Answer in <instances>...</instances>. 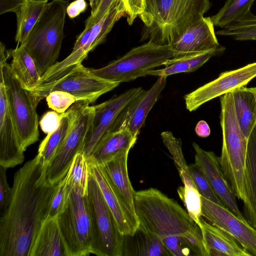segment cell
Masks as SVG:
<instances>
[{"mask_svg": "<svg viewBox=\"0 0 256 256\" xmlns=\"http://www.w3.org/2000/svg\"><path fill=\"white\" fill-rule=\"evenodd\" d=\"M220 102L222 143L219 162L232 192L244 202L246 200L244 170L248 138L237 120L232 93L220 96Z\"/></svg>", "mask_w": 256, "mask_h": 256, "instance_id": "4", "label": "cell"}, {"mask_svg": "<svg viewBox=\"0 0 256 256\" xmlns=\"http://www.w3.org/2000/svg\"><path fill=\"white\" fill-rule=\"evenodd\" d=\"M188 168L190 174L200 196L224 206L220 199L213 190L200 168L194 163L188 165Z\"/></svg>", "mask_w": 256, "mask_h": 256, "instance_id": "36", "label": "cell"}, {"mask_svg": "<svg viewBox=\"0 0 256 256\" xmlns=\"http://www.w3.org/2000/svg\"><path fill=\"white\" fill-rule=\"evenodd\" d=\"M87 160L90 172L98 182L119 232L124 236L132 235L139 226L137 217L130 212L117 194L102 166L90 158Z\"/></svg>", "mask_w": 256, "mask_h": 256, "instance_id": "17", "label": "cell"}, {"mask_svg": "<svg viewBox=\"0 0 256 256\" xmlns=\"http://www.w3.org/2000/svg\"><path fill=\"white\" fill-rule=\"evenodd\" d=\"M86 196L72 189L66 208L58 215L66 256H87L92 254V227Z\"/></svg>", "mask_w": 256, "mask_h": 256, "instance_id": "9", "label": "cell"}, {"mask_svg": "<svg viewBox=\"0 0 256 256\" xmlns=\"http://www.w3.org/2000/svg\"><path fill=\"white\" fill-rule=\"evenodd\" d=\"M231 92L237 120L248 138L256 124V88L242 86Z\"/></svg>", "mask_w": 256, "mask_h": 256, "instance_id": "28", "label": "cell"}, {"mask_svg": "<svg viewBox=\"0 0 256 256\" xmlns=\"http://www.w3.org/2000/svg\"><path fill=\"white\" fill-rule=\"evenodd\" d=\"M92 30V26L85 27L84 30L77 37L72 52L77 50L86 44L90 36Z\"/></svg>", "mask_w": 256, "mask_h": 256, "instance_id": "46", "label": "cell"}, {"mask_svg": "<svg viewBox=\"0 0 256 256\" xmlns=\"http://www.w3.org/2000/svg\"><path fill=\"white\" fill-rule=\"evenodd\" d=\"M244 173L246 200L244 216L256 230V124L248 138Z\"/></svg>", "mask_w": 256, "mask_h": 256, "instance_id": "27", "label": "cell"}, {"mask_svg": "<svg viewBox=\"0 0 256 256\" xmlns=\"http://www.w3.org/2000/svg\"><path fill=\"white\" fill-rule=\"evenodd\" d=\"M86 197L92 227V254L122 256L124 236L119 232L101 190L90 174Z\"/></svg>", "mask_w": 256, "mask_h": 256, "instance_id": "8", "label": "cell"}, {"mask_svg": "<svg viewBox=\"0 0 256 256\" xmlns=\"http://www.w3.org/2000/svg\"><path fill=\"white\" fill-rule=\"evenodd\" d=\"M90 170L87 158L82 151L74 156L70 166L65 176L68 185L78 190L82 195L88 194Z\"/></svg>", "mask_w": 256, "mask_h": 256, "instance_id": "33", "label": "cell"}, {"mask_svg": "<svg viewBox=\"0 0 256 256\" xmlns=\"http://www.w3.org/2000/svg\"><path fill=\"white\" fill-rule=\"evenodd\" d=\"M195 132L198 136L206 138L210 136V129L208 123L206 121L202 120L196 124Z\"/></svg>", "mask_w": 256, "mask_h": 256, "instance_id": "47", "label": "cell"}, {"mask_svg": "<svg viewBox=\"0 0 256 256\" xmlns=\"http://www.w3.org/2000/svg\"><path fill=\"white\" fill-rule=\"evenodd\" d=\"M128 151L122 152L100 165L124 204L130 212L136 216L134 204L135 191L128 172Z\"/></svg>", "mask_w": 256, "mask_h": 256, "instance_id": "21", "label": "cell"}, {"mask_svg": "<svg viewBox=\"0 0 256 256\" xmlns=\"http://www.w3.org/2000/svg\"><path fill=\"white\" fill-rule=\"evenodd\" d=\"M84 100L68 136L47 168L46 178L53 185L66 174L76 154L81 150L94 116V107Z\"/></svg>", "mask_w": 256, "mask_h": 256, "instance_id": "11", "label": "cell"}, {"mask_svg": "<svg viewBox=\"0 0 256 256\" xmlns=\"http://www.w3.org/2000/svg\"><path fill=\"white\" fill-rule=\"evenodd\" d=\"M28 256H66L58 215L48 216L44 221L33 240Z\"/></svg>", "mask_w": 256, "mask_h": 256, "instance_id": "23", "label": "cell"}, {"mask_svg": "<svg viewBox=\"0 0 256 256\" xmlns=\"http://www.w3.org/2000/svg\"><path fill=\"white\" fill-rule=\"evenodd\" d=\"M48 0H26L15 12L16 31L15 41L22 44L42 13Z\"/></svg>", "mask_w": 256, "mask_h": 256, "instance_id": "31", "label": "cell"}, {"mask_svg": "<svg viewBox=\"0 0 256 256\" xmlns=\"http://www.w3.org/2000/svg\"><path fill=\"white\" fill-rule=\"evenodd\" d=\"M68 1L52 0L20 45L30 54L42 77L56 62L62 40Z\"/></svg>", "mask_w": 256, "mask_h": 256, "instance_id": "5", "label": "cell"}, {"mask_svg": "<svg viewBox=\"0 0 256 256\" xmlns=\"http://www.w3.org/2000/svg\"><path fill=\"white\" fill-rule=\"evenodd\" d=\"M72 190L68 185L65 176L58 183L50 202L48 216L58 215L65 210Z\"/></svg>", "mask_w": 256, "mask_h": 256, "instance_id": "37", "label": "cell"}, {"mask_svg": "<svg viewBox=\"0 0 256 256\" xmlns=\"http://www.w3.org/2000/svg\"><path fill=\"white\" fill-rule=\"evenodd\" d=\"M46 98L48 107L59 114L66 112L76 102L72 94L60 90L52 92Z\"/></svg>", "mask_w": 256, "mask_h": 256, "instance_id": "39", "label": "cell"}, {"mask_svg": "<svg viewBox=\"0 0 256 256\" xmlns=\"http://www.w3.org/2000/svg\"><path fill=\"white\" fill-rule=\"evenodd\" d=\"M166 76L158 79L148 90H143L122 109L107 132L127 129L138 136L150 111L164 89Z\"/></svg>", "mask_w": 256, "mask_h": 256, "instance_id": "15", "label": "cell"}, {"mask_svg": "<svg viewBox=\"0 0 256 256\" xmlns=\"http://www.w3.org/2000/svg\"><path fill=\"white\" fill-rule=\"evenodd\" d=\"M255 88H256V87H255Z\"/></svg>", "mask_w": 256, "mask_h": 256, "instance_id": "49", "label": "cell"}, {"mask_svg": "<svg viewBox=\"0 0 256 256\" xmlns=\"http://www.w3.org/2000/svg\"><path fill=\"white\" fill-rule=\"evenodd\" d=\"M123 256H173L158 236L140 225L132 235L124 236Z\"/></svg>", "mask_w": 256, "mask_h": 256, "instance_id": "26", "label": "cell"}, {"mask_svg": "<svg viewBox=\"0 0 256 256\" xmlns=\"http://www.w3.org/2000/svg\"><path fill=\"white\" fill-rule=\"evenodd\" d=\"M84 100L76 101L64 112L61 114L59 127L48 134L39 146L38 154L44 164L48 167L71 130Z\"/></svg>", "mask_w": 256, "mask_h": 256, "instance_id": "24", "label": "cell"}, {"mask_svg": "<svg viewBox=\"0 0 256 256\" xmlns=\"http://www.w3.org/2000/svg\"><path fill=\"white\" fill-rule=\"evenodd\" d=\"M176 56L171 46H161L148 41L102 68L89 70L100 78L120 84L146 76L148 72L160 66H166Z\"/></svg>", "mask_w": 256, "mask_h": 256, "instance_id": "7", "label": "cell"}, {"mask_svg": "<svg viewBox=\"0 0 256 256\" xmlns=\"http://www.w3.org/2000/svg\"><path fill=\"white\" fill-rule=\"evenodd\" d=\"M125 9L127 22L131 26L136 18L144 10L146 0H122Z\"/></svg>", "mask_w": 256, "mask_h": 256, "instance_id": "40", "label": "cell"}, {"mask_svg": "<svg viewBox=\"0 0 256 256\" xmlns=\"http://www.w3.org/2000/svg\"><path fill=\"white\" fill-rule=\"evenodd\" d=\"M47 168L37 154L14 174L10 200L0 218V256H28L56 185L48 180Z\"/></svg>", "mask_w": 256, "mask_h": 256, "instance_id": "1", "label": "cell"}, {"mask_svg": "<svg viewBox=\"0 0 256 256\" xmlns=\"http://www.w3.org/2000/svg\"><path fill=\"white\" fill-rule=\"evenodd\" d=\"M6 168L0 166V208L1 215L7 209L12 196V188L7 181Z\"/></svg>", "mask_w": 256, "mask_h": 256, "instance_id": "41", "label": "cell"}, {"mask_svg": "<svg viewBox=\"0 0 256 256\" xmlns=\"http://www.w3.org/2000/svg\"><path fill=\"white\" fill-rule=\"evenodd\" d=\"M24 151L11 116L6 88L0 78V166L6 169L23 162Z\"/></svg>", "mask_w": 256, "mask_h": 256, "instance_id": "18", "label": "cell"}, {"mask_svg": "<svg viewBox=\"0 0 256 256\" xmlns=\"http://www.w3.org/2000/svg\"><path fill=\"white\" fill-rule=\"evenodd\" d=\"M208 256H250L228 233L200 218V226Z\"/></svg>", "mask_w": 256, "mask_h": 256, "instance_id": "22", "label": "cell"}, {"mask_svg": "<svg viewBox=\"0 0 256 256\" xmlns=\"http://www.w3.org/2000/svg\"><path fill=\"white\" fill-rule=\"evenodd\" d=\"M216 34L229 36L238 40H256V24L234 23L217 31Z\"/></svg>", "mask_w": 256, "mask_h": 256, "instance_id": "38", "label": "cell"}, {"mask_svg": "<svg viewBox=\"0 0 256 256\" xmlns=\"http://www.w3.org/2000/svg\"><path fill=\"white\" fill-rule=\"evenodd\" d=\"M201 201L202 217L230 234L250 256H256V230L226 207L202 196Z\"/></svg>", "mask_w": 256, "mask_h": 256, "instance_id": "13", "label": "cell"}, {"mask_svg": "<svg viewBox=\"0 0 256 256\" xmlns=\"http://www.w3.org/2000/svg\"><path fill=\"white\" fill-rule=\"evenodd\" d=\"M256 77V62L222 72L215 80L184 96L186 109L196 110L204 103L246 86Z\"/></svg>", "mask_w": 256, "mask_h": 256, "instance_id": "12", "label": "cell"}, {"mask_svg": "<svg viewBox=\"0 0 256 256\" xmlns=\"http://www.w3.org/2000/svg\"><path fill=\"white\" fill-rule=\"evenodd\" d=\"M90 6L91 8V14H92L97 8L100 0H88Z\"/></svg>", "mask_w": 256, "mask_h": 256, "instance_id": "48", "label": "cell"}, {"mask_svg": "<svg viewBox=\"0 0 256 256\" xmlns=\"http://www.w3.org/2000/svg\"><path fill=\"white\" fill-rule=\"evenodd\" d=\"M255 0H227L217 14L210 17L214 26L224 28L240 20Z\"/></svg>", "mask_w": 256, "mask_h": 256, "instance_id": "32", "label": "cell"}, {"mask_svg": "<svg viewBox=\"0 0 256 256\" xmlns=\"http://www.w3.org/2000/svg\"><path fill=\"white\" fill-rule=\"evenodd\" d=\"M225 48L222 46L203 53L170 60L167 66L159 70H152L146 72V76L167 77L174 74L194 72L201 67L212 57L223 53Z\"/></svg>", "mask_w": 256, "mask_h": 256, "instance_id": "30", "label": "cell"}, {"mask_svg": "<svg viewBox=\"0 0 256 256\" xmlns=\"http://www.w3.org/2000/svg\"><path fill=\"white\" fill-rule=\"evenodd\" d=\"M26 0H0V14L16 12Z\"/></svg>", "mask_w": 256, "mask_h": 256, "instance_id": "45", "label": "cell"}, {"mask_svg": "<svg viewBox=\"0 0 256 256\" xmlns=\"http://www.w3.org/2000/svg\"><path fill=\"white\" fill-rule=\"evenodd\" d=\"M210 17H204L186 30L173 44L176 60L213 50L221 46Z\"/></svg>", "mask_w": 256, "mask_h": 256, "instance_id": "19", "label": "cell"}, {"mask_svg": "<svg viewBox=\"0 0 256 256\" xmlns=\"http://www.w3.org/2000/svg\"><path fill=\"white\" fill-rule=\"evenodd\" d=\"M4 44H0V78L4 82L8 108L22 149L38 140V118L36 107L39 102L32 90L25 88L7 62Z\"/></svg>", "mask_w": 256, "mask_h": 256, "instance_id": "6", "label": "cell"}, {"mask_svg": "<svg viewBox=\"0 0 256 256\" xmlns=\"http://www.w3.org/2000/svg\"><path fill=\"white\" fill-rule=\"evenodd\" d=\"M124 16L125 9L122 0H114L104 16L92 26L90 36L86 44L67 57L69 64L72 66L81 64L91 50L105 40L116 22Z\"/></svg>", "mask_w": 256, "mask_h": 256, "instance_id": "20", "label": "cell"}, {"mask_svg": "<svg viewBox=\"0 0 256 256\" xmlns=\"http://www.w3.org/2000/svg\"><path fill=\"white\" fill-rule=\"evenodd\" d=\"M142 90L141 87L132 88L94 106V116L81 150L86 158L122 109Z\"/></svg>", "mask_w": 256, "mask_h": 256, "instance_id": "14", "label": "cell"}, {"mask_svg": "<svg viewBox=\"0 0 256 256\" xmlns=\"http://www.w3.org/2000/svg\"><path fill=\"white\" fill-rule=\"evenodd\" d=\"M136 140L137 136L127 129L106 132L98 141L88 158L102 164L122 152H130Z\"/></svg>", "mask_w": 256, "mask_h": 256, "instance_id": "25", "label": "cell"}, {"mask_svg": "<svg viewBox=\"0 0 256 256\" xmlns=\"http://www.w3.org/2000/svg\"><path fill=\"white\" fill-rule=\"evenodd\" d=\"M161 137L164 144L172 156L184 186H196L190 174L188 165L184 158L180 140L176 138L169 131L162 132Z\"/></svg>", "mask_w": 256, "mask_h": 256, "instance_id": "34", "label": "cell"}, {"mask_svg": "<svg viewBox=\"0 0 256 256\" xmlns=\"http://www.w3.org/2000/svg\"><path fill=\"white\" fill-rule=\"evenodd\" d=\"M61 118V114L56 111L46 112L40 122L42 130L47 134L53 132L59 127Z\"/></svg>", "mask_w": 256, "mask_h": 256, "instance_id": "42", "label": "cell"}, {"mask_svg": "<svg viewBox=\"0 0 256 256\" xmlns=\"http://www.w3.org/2000/svg\"><path fill=\"white\" fill-rule=\"evenodd\" d=\"M210 6V0H146V8L138 16L144 24L141 41L170 46Z\"/></svg>", "mask_w": 256, "mask_h": 256, "instance_id": "3", "label": "cell"}, {"mask_svg": "<svg viewBox=\"0 0 256 256\" xmlns=\"http://www.w3.org/2000/svg\"><path fill=\"white\" fill-rule=\"evenodd\" d=\"M139 225L158 236L173 256L193 255L188 238L200 228L174 200L154 188L135 191Z\"/></svg>", "mask_w": 256, "mask_h": 256, "instance_id": "2", "label": "cell"}, {"mask_svg": "<svg viewBox=\"0 0 256 256\" xmlns=\"http://www.w3.org/2000/svg\"><path fill=\"white\" fill-rule=\"evenodd\" d=\"M12 56L11 69L22 85L30 90H34L40 84L41 76L30 54L22 46L10 52Z\"/></svg>", "mask_w": 256, "mask_h": 256, "instance_id": "29", "label": "cell"}, {"mask_svg": "<svg viewBox=\"0 0 256 256\" xmlns=\"http://www.w3.org/2000/svg\"><path fill=\"white\" fill-rule=\"evenodd\" d=\"M195 163L204 172L214 192L224 206L238 218L246 220L237 204L236 196L230 187L220 167L218 157L212 151L202 148L194 142Z\"/></svg>", "mask_w": 256, "mask_h": 256, "instance_id": "16", "label": "cell"}, {"mask_svg": "<svg viewBox=\"0 0 256 256\" xmlns=\"http://www.w3.org/2000/svg\"><path fill=\"white\" fill-rule=\"evenodd\" d=\"M114 0H100L94 12L85 21V27L94 26L107 13Z\"/></svg>", "mask_w": 256, "mask_h": 256, "instance_id": "43", "label": "cell"}, {"mask_svg": "<svg viewBox=\"0 0 256 256\" xmlns=\"http://www.w3.org/2000/svg\"><path fill=\"white\" fill-rule=\"evenodd\" d=\"M178 194L184 202L190 218L200 226L202 216L201 196L194 186H180Z\"/></svg>", "mask_w": 256, "mask_h": 256, "instance_id": "35", "label": "cell"}, {"mask_svg": "<svg viewBox=\"0 0 256 256\" xmlns=\"http://www.w3.org/2000/svg\"><path fill=\"white\" fill-rule=\"evenodd\" d=\"M119 84L94 75L88 68L80 64L60 78L38 86L32 91L39 102L52 92L60 90L72 94L76 101L86 100L90 104Z\"/></svg>", "mask_w": 256, "mask_h": 256, "instance_id": "10", "label": "cell"}, {"mask_svg": "<svg viewBox=\"0 0 256 256\" xmlns=\"http://www.w3.org/2000/svg\"><path fill=\"white\" fill-rule=\"evenodd\" d=\"M88 7L86 0H75L69 4L66 8V14L70 18L78 16L84 12Z\"/></svg>", "mask_w": 256, "mask_h": 256, "instance_id": "44", "label": "cell"}]
</instances>
